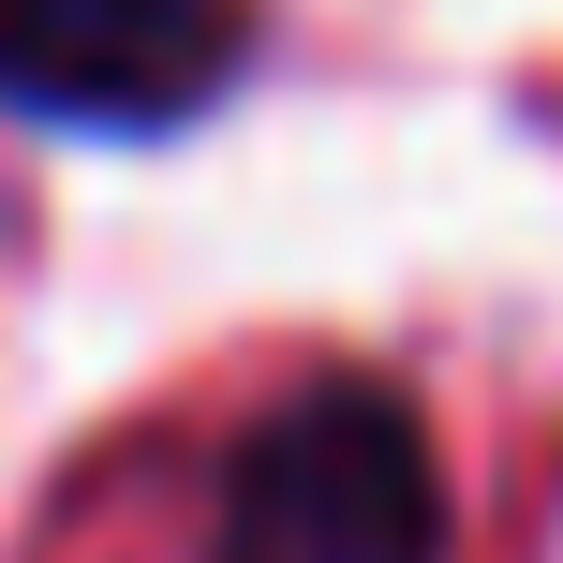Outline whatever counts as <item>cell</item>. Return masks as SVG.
<instances>
[{"instance_id":"7a4b0ae2","label":"cell","mask_w":563,"mask_h":563,"mask_svg":"<svg viewBox=\"0 0 563 563\" xmlns=\"http://www.w3.org/2000/svg\"><path fill=\"white\" fill-rule=\"evenodd\" d=\"M253 59V0H0V104L59 134H178Z\"/></svg>"},{"instance_id":"6da1fadb","label":"cell","mask_w":563,"mask_h":563,"mask_svg":"<svg viewBox=\"0 0 563 563\" xmlns=\"http://www.w3.org/2000/svg\"><path fill=\"white\" fill-rule=\"evenodd\" d=\"M208 563H445V460L371 371H297L223 460Z\"/></svg>"}]
</instances>
